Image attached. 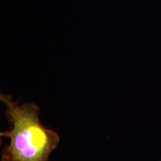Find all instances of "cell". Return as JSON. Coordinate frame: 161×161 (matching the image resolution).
I'll use <instances>...</instances> for the list:
<instances>
[{"mask_svg":"<svg viewBox=\"0 0 161 161\" xmlns=\"http://www.w3.org/2000/svg\"><path fill=\"white\" fill-rule=\"evenodd\" d=\"M6 106L8 119L13 128L1 132L10 139L4 148L1 161H48L50 154L57 148L60 137L40 122V108L35 103L19 105L11 97L1 94Z\"/></svg>","mask_w":161,"mask_h":161,"instance_id":"cell-1","label":"cell"}]
</instances>
